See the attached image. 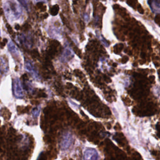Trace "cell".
<instances>
[{"label":"cell","instance_id":"4","mask_svg":"<svg viewBox=\"0 0 160 160\" xmlns=\"http://www.w3.org/2000/svg\"><path fill=\"white\" fill-rule=\"evenodd\" d=\"M84 160H98L99 155L97 151L93 148H88L84 153Z\"/></svg>","mask_w":160,"mask_h":160},{"label":"cell","instance_id":"6","mask_svg":"<svg viewBox=\"0 0 160 160\" xmlns=\"http://www.w3.org/2000/svg\"><path fill=\"white\" fill-rule=\"evenodd\" d=\"M148 3H149V6L153 12L154 13L160 12V1H152L151 2L149 1Z\"/></svg>","mask_w":160,"mask_h":160},{"label":"cell","instance_id":"13","mask_svg":"<svg viewBox=\"0 0 160 160\" xmlns=\"http://www.w3.org/2000/svg\"><path fill=\"white\" fill-rule=\"evenodd\" d=\"M84 19H85L86 21L88 20V16L87 14H85V16H84Z\"/></svg>","mask_w":160,"mask_h":160},{"label":"cell","instance_id":"12","mask_svg":"<svg viewBox=\"0 0 160 160\" xmlns=\"http://www.w3.org/2000/svg\"><path fill=\"white\" fill-rule=\"evenodd\" d=\"M155 92H156V94H157V96H159L160 97V87H156V89H155Z\"/></svg>","mask_w":160,"mask_h":160},{"label":"cell","instance_id":"8","mask_svg":"<svg viewBox=\"0 0 160 160\" xmlns=\"http://www.w3.org/2000/svg\"><path fill=\"white\" fill-rule=\"evenodd\" d=\"M21 41L22 42L23 44H24V46H26V47L30 48L32 44V42L31 40V38L29 36H25V35H22L21 37Z\"/></svg>","mask_w":160,"mask_h":160},{"label":"cell","instance_id":"10","mask_svg":"<svg viewBox=\"0 0 160 160\" xmlns=\"http://www.w3.org/2000/svg\"><path fill=\"white\" fill-rule=\"evenodd\" d=\"M39 111H40V110H39V107H36V108H34L33 110H32V114H33V116L35 118L38 117V115H39Z\"/></svg>","mask_w":160,"mask_h":160},{"label":"cell","instance_id":"5","mask_svg":"<svg viewBox=\"0 0 160 160\" xmlns=\"http://www.w3.org/2000/svg\"><path fill=\"white\" fill-rule=\"evenodd\" d=\"M25 68H26V71H28L32 75V76H33V78L34 79H38L39 78V75H38L37 71L36 70L34 66L32 64V63L30 61H26Z\"/></svg>","mask_w":160,"mask_h":160},{"label":"cell","instance_id":"11","mask_svg":"<svg viewBox=\"0 0 160 160\" xmlns=\"http://www.w3.org/2000/svg\"><path fill=\"white\" fill-rule=\"evenodd\" d=\"M99 36V39H101V41L103 42V44L105 45V46H108V43L104 40V39L103 38H102L101 36Z\"/></svg>","mask_w":160,"mask_h":160},{"label":"cell","instance_id":"2","mask_svg":"<svg viewBox=\"0 0 160 160\" xmlns=\"http://www.w3.org/2000/svg\"><path fill=\"white\" fill-rule=\"evenodd\" d=\"M12 88L15 97L17 98H22L23 96V91L21 83L18 78H15L13 80Z\"/></svg>","mask_w":160,"mask_h":160},{"label":"cell","instance_id":"7","mask_svg":"<svg viewBox=\"0 0 160 160\" xmlns=\"http://www.w3.org/2000/svg\"><path fill=\"white\" fill-rule=\"evenodd\" d=\"M8 49L9 50V51L13 54L15 56H18L19 55V52H18V49H17L16 46L14 45V44L12 42V41H9L8 44Z\"/></svg>","mask_w":160,"mask_h":160},{"label":"cell","instance_id":"3","mask_svg":"<svg viewBox=\"0 0 160 160\" xmlns=\"http://www.w3.org/2000/svg\"><path fill=\"white\" fill-rule=\"evenodd\" d=\"M72 142V136L69 132H66L63 134L62 138L61 143V146L62 149H67Z\"/></svg>","mask_w":160,"mask_h":160},{"label":"cell","instance_id":"9","mask_svg":"<svg viewBox=\"0 0 160 160\" xmlns=\"http://www.w3.org/2000/svg\"><path fill=\"white\" fill-rule=\"evenodd\" d=\"M72 52L70 51V49H66L64 51L63 53H62L61 59L63 60V61H64L68 59L69 58L72 57Z\"/></svg>","mask_w":160,"mask_h":160},{"label":"cell","instance_id":"1","mask_svg":"<svg viewBox=\"0 0 160 160\" xmlns=\"http://www.w3.org/2000/svg\"><path fill=\"white\" fill-rule=\"evenodd\" d=\"M4 9L7 14H11L15 18H18L21 14V11L19 6L16 2L8 1L4 4Z\"/></svg>","mask_w":160,"mask_h":160}]
</instances>
